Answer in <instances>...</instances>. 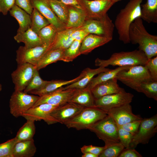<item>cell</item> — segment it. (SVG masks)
I'll list each match as a JSON object with an SVG mask.
<instances>
[{"label": "cell", "instance_id": "ab89813d", "mask_svg": "<svg viewBox=\"0 0 157 157\" xmlns=\"http://www.w3.org/2000/svg\"><path fill=\"white\" fill-rule=\"evenodd\" d=\"M17 142L15 137L0 144V157H13V149Z\"/></svg>", "mask_w": 157, "mask_h": 157}, {"label": "cell", "instance_id": "836d02e7", "mask_svg": "<svg viewBox=\"0 0 157 157\" xmlns=\"http://www.w3.org/2000/svg\"><path fill=\"white\" fill-rule=\"evenodd\" d=\"M30 15L31 20L30 28L37 34L42 28L50 24L36 8H33Z\"/></svg>", "mask_w": 157, "mask_h": 157}, {"label": "cell", "instance_id": "e0dca14e", "mask_svg": "<svg viewBox=\"0 0 157 157\" xmlns=\"http://www.w3.org/2000/svg\"><path fill=\"white\" fill-rule=\"evenodd\" d=\"M58 106L47 103L42 104L32 107L23 113L22 116L26 120L34 121L43 120L48 124H52L50 114Z\"/></svg>", "mask_w": 157, "mask_h": 157}, {"label": "cell", "instance_id": "d590c367", "mask_svg": "<svg viewBox=\"0 0 157 157\" xmlns=\"http://www.w3.org/2000/svg\"><path fill=\"white\" fill-rule=\"evenodd\" d=\"M82 41L74 40L70 45L64 51L61 61L69 62L81 54L80 47Z\"/></svg>", "mask_w": 157, "mask_h": 157}, {"label": "cell", "instance_id": "74e56055", "mask_svg": "<svg viewBox=\"0 0 157 157\" xmlns=\"http://www.w3.org/2000/svg\"><path fill=\"white\" fill-rule=\"evenodd\" d=\"M99 156V157H117L124 150V147L119 142L106 146Z\"/></svg>", "mask_w": 157, "mask_h": 157}, {"label": "cell", "instance_id": "4dcf8cb0", "mask_svg": "<svg viewBox=\"0 0 157 157\" xmlns=\"http://www.w3.org/2000/svg\"><path fill=\"white\" fill-rule=\"evenodd\" d=\"M132 66L128 65L118 67L114 69H111L100 73L98 76L93 77L88 85L91 90L97 84L114 78L116 77L118 73L120 71L128 69Z\"/></svg>", "mask_w": 157, "mask_h": 157}, {"label": "cell", "instance_id": "cb8c5ba5", "mask_svg": "<svg viewBox=\"0 0 157 157\" xmlns=\"http://www.w3.org/2000/svg\"><path fill=\"white\" fill-rule=\"evenodd\" d=\"M110 69L102 67H99L94 69L86 68L83 70L84 74L81 78L76 82L63 87V88L66 89L70 88L81 89L85 88L88 85L95 76L100 73L108 71Z\"/></svg>", "mask_w": 157, "mask_h": 157}, {"label": "cell", "instance_id": "9c48e42d", "mask_svg": "<svg viewBox=\"0 0 157 157\" xmlns=\"http://www.w3.org/2000/svg\"><path fill=\"white\" fill-rule=\"evenodd\" d=\"M157 132V115L142 119L137 132L133 135L130 148H135L139 144H147Z\"/></svg>", "mask_w": 157, "mask_h": 157}, {"label": "cell", "instance_id": "83f0119b", "mask_svg": "<svg viewBox=\"0 0 157 157\" xmlns=\"http://www.w3.org/2000/svg\"><path fill=\"white\" fill-rule=\"evenodd\" d=\"M18 43L23 42L24 46L32 48L44 44L38 34L31 28L22 33H18L14 37Z\"/></svg>", "mask_w": 157, "mask_h": 157}, {"label": "cell", "instance_id": "30bf717a", "mask_svg": "<svg viewBox=\"0 0 157 157\" xmlns=\"http://www.w3.org/2000/svg\"><path fill=\"white\" fill-rule=\"evenodd\" d=\"M133 97V94L127 92L122 88L118 92L104 96L95 99L94 107L104 111L130 104Z\"/></svg>", "mask_w": 157, "mask_h": 157}, {"label": "cell", "instance_id": "f907efd6", "mask_svg": "<svg viewBox=\"0 0 157 157\" xmlns=\"http://www.w3.org/2000/svg\"><path fill=\"white\" fill-rule=\"evenodd\" d=\"M82 157H98L96 155L90 153H85L83 154Z\"/></svg>", "mask_w": 157, "mask_h": 157}, {"label": "cell", "instance_id": "ffe728a7", "mask_svg": "<svg viewBox=\"0 0 157 157\" xmlns=\"http://www.w3.org/2000/svg\"><path fill=\"white\" fill-rule=\"evenodd\" d=\"M111 40L106 38L89 34L82 40L80 47L81 54H87L94 49L102 46Z\"/></svg>", "mask_w": 157, "mask_h": 157}, {"label": "cell", "instance_id": "7a4b0ae2", "mask_svg": "<svg viewBox=\"0 0 157 157\" xmlns=\"http://www.w3.org/2000/svg\"><path fill=\"white\" fill-rule=\"evenodd\" d=\"M143 0H130L117 15L114 25L119 40L124 44L130 43L129 32L131 23L140 16L141 3Z\"/></svg>", "mask_w": 157, "mask_h": 157}, {"label": "cell", "instance_id": "f1b7e54d", "mask_svg": "<svg viewBox=\"0 0 157 157\" xmlns=\"http://www.w3.org/2000/svg\"><path fill=\"white\" fill-rule=\"evenodd\" d=\"M140 18L148 23H157V0H147L141 6Z\"/></svg>", "mask_w": 157, "mask_h": 157}, {"label": "cell", "instance_id": "60d3db41", "mask_svg": "<svg viewBox=\"0 0 157 157\" xmlns=\"http://www.w3.org/2000/svg\"><path fill=\"white\" fill-rule=\"evenodd\" d=\"M118 135L119 142L124 148H130L133 135L118 126Z\"/></svg>", "mask_w": 157, "mask_h": 157}, {"label": "cell", "instance_id": "11a10c76", "mask_svg": "<svg viewBox=\"0 0 157 157\" xmlns=\"http://www.w3.org/2000/svg\"><path fill=\"white\" fill-rule=\"evenodd\" d=\"M59 0V1H60V0Z\"/></svg>", "mask_w": 157, "mask_h": 157}, {"label": "cell", "instance_id": "f546056e", "mask_svg": "<svg viewBox=\"0 0 157 157\" xmlns=\"http://www.w3.org/2000/svg\"><path fill=\"white\" fill-rule=\"evenodd\" d=\"M64 50L56 49L47 51L35 66L36 68L39 71L50 64L61 60Z\"/></svg>", "mask_w": 157, "mask_h": 157}, {"label": "cell", "instance_id": "8992f818", "mask_svg": "<svg viewBox=\"0 0 157 157\" xmlns=\"http://www.w3.org/2000/svg\"><path fill=\"white\" fill-rule=\"evenodd\" d=\"M117 80L131 88L135 90L141 83L153 81L148 69L144 66H132L119 72L116 77Z\"/></svg>", "mask_w": 157, "mask_h": 157}, {"label": "cell", "instance_id": "e575fe53", "mask_svg": "<svg viewBox=\"0 0 157 157\" xmlns=\"http://www.w3.org/2000/svg\"><path fill=\"white\" fill-rule=\"evenodd\" d=\"M58 32L56 27L50 24L41 29L38 34L43 44L51 45L54 42Z\"/></svg>", "mask_w": 157, "mask_h": 157}, {"label": "cell", "instance_id": "db71d44e", "mask_svg": "<svg viewBox=\"0 0 157 157\" xmlns=\"http://www.w3.org/2000/svg\"><path fill=\"white\" fill-rule=\"evenodd\" d=\"M90 0V1H91V0Z\"/></svg>", "mask_w": 157, "mask_h": 157}, {"label": "cell", "instance_id": "8fae6325", "mask_svg": "<svg viewBox=\"0 0 157 157\" xmlns=\"http://www.w3.org/2000/svg\"><path fill=\"white\" fill-rule=\"evenodd\" d=\"M87 19H98L104 17L113 5L112 0H78Z\"/></svg>", "mask_w": 157, "mask_h": 157}, {"label": "cell", "instance_id": "7402d4cb", "mask_svg": "<svg viewBox=\"0 0 157 157\" xmlns=\"http://www.w3.org/2000/svg\"><path fill=\"white\" fill-rule=\"evenodd\" d=\"M68 14L67 28H79L84 24L86 19L85 13L81 8L67 5Z\"/></svg>", "mask_w": 157, "mask_h": 157}, {"label": "cell", "instance_id": "ac0fdd59", "mask_svg": "<svg viewBox=\"0 0 157 157\" xmlns=\"http://www.w3.org/2000/svg\"><path fill=\"white\" fill-rule=\"evenodd\" d=\"M33 8L38 10L49 21L54 25L58 31L66 28L65 25L58 18L51 7L48 0H31Z\"/></svg>", "mask_w": 157, "mask_h": 157}, {"label": "cell", "instance_id": "681fc988", "mask_svg": "<svg viewBox=\"0 0 157 157\" xmlns=\"http://www.w3.org/2000/svg\"><path fill=\"white\" fill-rule=\"evenodd\" d=\"M60 1L66 5L81 8L78 0H60Z\"/></svg>", "mask_w": 157, "mask_h": 157}, {"label": "cell", "instance_id": "bcb514c9", "mask_svg": "<svg viewBox=\"0 0 157 157\" xmlns=\"http://www.w3.org/2000/svg\"><path fill=\"white\" fill-rule=\"evenodd\" d=\"M15 3L16 5L31 15L33 8L31 5V0H15Z\"/></svg>", "mask_w": 157, "mask_h": 157}, {"label": "cell", "instance_id": "7c38bea8", "mask_svg": "<svg viewBox=\"0 0 157 157\" xmlns=\"http://www.w3.org/2000/svg\"><path fill=\"white\" fill-rule=\"evenodd\" d=\"M16 69L11 76L15 91H23L28 84L36 69L35 66L25 63L17 64Z\"/></svg>", "mask_w": 157, "mask_h": 157}, {"label": "cell", "instance_id": "816d5d0a", "mask_svg": "<svg viewBox=\"0 0 157 157\" xmlns=\"http://www.w3.org/2000/svg\"><path fill=\"white\" fill-rule=\"evenodd\" d=\"M122 0H112V2L113 4H114L116 2H117L119 1Z\"/></svg>", "mask_w": 157, "mask_h": 157}, {"label": "cell", "instance_id": "ee69618b", "mask_svg": "<svg viewBox=\"0 0 157 157\" xmlns=\"http://www.w3.org/2000/svg\"><path fill=\"white\" fill-rule=\"evenodd\" d=\"M105 148L104 146L101 147L92 145H85L81 148V150L83 154L85 153H90L96 155L98 157Z\"/></svg>", "mask_w": 157, "mask_h": 157}, {"label": "cell", "instance_id": "1f68e13d", "mask_svg": "<svg viewBox=\"0 0 157 157\" xmlns=\"http://www.w3.org/2000/svg\"><path fill=\"white\" fill-rule=\"evenodd\" d=\"M49 3L53 11L59 19L65 26L68 17L67 5L60 1L48 0Z\"/></svg>", "mask_w": 157, "mask_h": 157}, {"label": "cell", "instance_id": "b9f144b4", "mask_svg": "<svg viewBox=\"0 0 157 157\" xmlns=\"http://www.w3.org/2000/svg\"><path fill=\"white\" fill-rule=\"evenodd\" d=\"M144 66L149 71L152 80L157 81V56L149 59Z\"/></svg>", "mask_w": 157, "mask_h": 157}, {"label": "cell", "instance_id": "277c9868", "mask_svg": "<svg viewBox=\"0 0 157 157\" xmlns=\"http://www.w3.org/2000/svg\"><path fill=\"white\" fill-rule=\"evenodd\" d=\"M107 115L104 111L97 107H84L75 116L64 124L68 128H74L78 130L88 129Z\"/></svg>", "mask_w": 157, "mask_h": 157}, {"label": "cell", "instance_id": "d4e9b609", "mask_svg": "<svg viewBox=\"0 0 157 157\" xmlns=\"http://www.w3.org/2000/svg\"><path fill=\"white\" fill-rule=\"evenodd\" d=\"M76 28H66L58 31L54 42L48 51L56 49L65 50L67 49L74 40L71 37V34Z\"/></svg>", "mask_w": 157, "mask_h": 157}, {"label": "cell", "instance_id": "ba28073f", "mask_svg": "<svg viewBox=\"0 0 157 157\" xmlns=\"http://www.w3.org/2000/svg\"><path fill=\"white\" fill-rule=\"evenodd\" d=\"M81 28L89 34H95L106 38L111 40L113 38L114 24L107 14L98 19H87Z\"/></svg>", "mask_w": 157, "mask_h": 157}, {"label": "cell", "instance_id": "4316f807", "mask_svg": "<svg viewBox=\"0 0 157 157\" xmlns=\"http://www.w3.org/2000/svg\"><path fill=\"white\" fill-rule=\"evenodd\" d=\"M36 149L33 139L18 142L14 146L13 157H32Z\"/></svg>", "mask_w": 157, "mask_h": 157}, {"label": "cell", "instance_id": "d6a6232c", "mask_svg": "<svg viewBox=\"0 0 157 157\" xmlns=\"http://www.w3.org/2000/svg\"><path fill=\"white\" fill-rule=\"evenodd\" d=\"M35 121L27 120L17 132L16 136L17 142L33 139L35 132Z\"/></svg>", "mask_w": 157, "mask_h": 157}, {"label": "cell", "instance_id": "6da1fadb", "mask_svg": "<svg viewBox=\"0 0 157 157\" xmlns=\"http://www.w3.org/2000/svg\"><path fill=\"white\" fill-rule=\"evenodd\" d=\"M129 36L130 43L138 44L148 59L157 56V36L149 34L140 17L136 19L130 26Z\"/></svg>", "mask_w": 157, "mask_h": 157}, {"label": "cell", "instance_id": "c3c4849f", "mask_svg": "<svg viewBox=\"0 0 157 157\" xmlns=\"http://www.w3.org/2000/svg\"><path fill=\"white\" fill-rule=\"evenodd\" d=\"M119 157H142V156L133 148H126L122 152Z\"/></svg>", "mask_w": 157, "mask_h": 157}, {"label": "cell", "instance_id": "4fadbf2b", "mask_svg": "<svg viewBox=\"0 0 157 157\" xmlns=\"http://www.w3.org/2000/svg\"><path fill=\"white\" fill-rule=\"evenodd\" d=\"M51 45L44 44L32 48L20 46L16 51V60L17 64L27 63L35 66Z\"/></svg>", "mask_w": 157, "mask_h": 157}, {"label": "cell", "instance_id": "8d00e7d4", "mask_svg": "<svg viewBox=\"0 0 157 157\" xmlns=\"http://www.w3.org/2000/svg\"><path fill=\"white\" fill-rule=\"evenodd\" d=\"M135 90L143 93L149 98L157 101V81L143 82L138 86Z\"/></svg>", "mask_w": 157, "mask_h": 157}, {"label": "cell", "instance_id": "2e32d148", "mask_svg": "<svg viewBox=\"0 0 157 157\" xmlns=\"http://www.w3.org/2000/svg\"><path fill=\"white\" fill-rule=\"evenodd\" d=\"M115 121L118 126L134 120L142 119V118L138 115L133 114L130 104L104 111Z\"/></svg>", "mask_w": 157, "mask_h": 157}, {"label": "cell", "instance_id": "603a6c76", "mask_svg": "<svg viewBox=\"0 0 157 157\" xmlns=\"http://www.w3.org/2000/svg\"><path fill=\"white\" fill-rule=\"evenodd\" d=\"M94 101L91 90L87 86L83 88L76 89L69 102L88 107H94Z\"/></svg>", "mask_w": 157, "mask_h": 157}, {"label": "cell", "instance_id": "52a82bcc", "mask_svg": "<svg viewBox=\"0 0 157 157\" xmlns=\"http://www.w3.org/2000/svg\"><path fill=\"white\" fill-rule=\"evenodd\" d=\"M39 97L38 96L29 94L23 91H15L9 101L10 113L16 117L22 116L33 106Z\"/></svg>", "mask_w": 157, "mask_h": 157}, {"label": "cell", "instance_id": "44dd1931", "mask_svg": "<svg viewBox=\"0 0 157 157\" xmlns=\"http://www.w3.org/2000/svg\"><path fill=\"white\" fill-rule=\"evenodd\" d=\"M84 74L83 71L78 76L69 80H60L48 81L43 87L38 89L32 90L28 93L39 96L42 95L53 91L63 86L70 84L79 80L83 76Z\"/></svg>", "mask_w": 157, "mask_h": 157}, {"label": "cell", "instance_id": "7bdbcfd3", "mask_svg": "<svg viewBox=\"0 0 157 157\" xmlns=\"http://www.w3.org/2000/svg\"><path fill=\"white\" fill-rule=\"evenodd\" d=\"M142 119L132 121L121 126H118L121 127L124 130L134 135L138 130Z\"/></svg>", "mask_w": 157, "mask_h": 157}, {"label": "cell", "instance_id": "484cf974", "mask_svg": "<svg viewBox=\"0 0 157 157\" xmlns=\"http://www.w3.org/2000/svg\"><path fill=\"white\" fill-rule=\"evenodd\" d=\"M9 12L10 15L14 17L18 23L19 27L17 33H23L30 28L31 15L25 10L15 4Z\"/></svg>", "mask_w": 157, "mask_h": 157}, {"label": "cell", "instance_id": "3957f363", "mask_svg": "<svg viewBox=\"0 0 157 157\" xmlns=\"http://www.w3.org/2000/svg\"><path fill=\"white\" fill-rule=\"evenodd\" d=\"M148 60L144 53L138 49L129 51H121L113 53L107 60L97 58L95 65L106 67L109 65L118 66H144Z\"/></svg>", "mask_w": 157, "mask_h": 157}, {"label": "cell", "instance_id": "f6af8a7d", "mask_svg": "<svg viewBox=\"0 0 157 157\" xmlns=\"http://www.w3.org/2000/svg\"><path fill=\"white\" fill-rule=\"evenodd\" d=\"M15 4V0H0V13L6 15Z\"/></svg>", "mask_w": 157, "mask_h": 157}, {"label": "cell", "instance_id": "5bb4252c", "mask_svg": "<svg viewBox=\"0 0 157 157\" xmlns=\"http://www.w3.org/2000/svg\"><path fill=\"white\" fill-rule=\"evenodd\" d=\"M76 89H64L63 87L51 92L39 96L33 107L42 104L47 103L59 106L69 102Z\"/></svg>", "mask_w": 157, "mask_h": 157}, {"label": "cell", "instance_id": "5b68a950", "mask_svg": "<svg viewBox=\"0 0 157 157\" xmlns=\"http://www.w3.org/2000/svg\"><path fill=\"white\" fill-rule=\"evenodd\" d=\"M88 129L94 133L99 139L103 141L106 146L119 142L118 126L108 115L95 123Z\"/></svg>", "mask_w": 157, "mask_h": 157}, {"label": "cell", "instance_id": "f35d334b", "mask_svg": "<svg viewBox=\"0 0 157 157\" xmlns=\"http://www.w3.org/2000/svg\"><path fill=\"white\" fill-rule=\"evenodd\" d=\"M48 82V81L44 80L41 78L38 71L36 69L32 78L23 92L28 93L32 90L41 88Z\"/></svg>", "mask_w": 157, "mask_h": 157}, {"label": "cell", "instance_id": "9a60e30c", "mask_svg": "<svg viewBox=\"0 0 157 157\" xmlns=\"http://www.w3.org/2000/svg\"><path fill=\"white\" fill-rule=\"evenodd\" d=\"M84 107L73 102H68L53 110L50 114V117L53 124L60 123L64 124L75 116Z\"/></svg>", "mask_w": 157, "mask_h": 157}, {"label": "cell", "instance_id": "d6986e66", "mask_svg": "<svg viewBox=\"0 0 157 157\" xmlns=\"http://www.w3.org/2000/svg\"><path fill=\"white\" fill-rule=\"evenodd\" d=\"M116 77L100 83L91 89L94 99L119 92L122 88L117 83Z\"/></svg>", "mask_w": 157, "mask_h": 157}, {"label": "cell", "instance_id": "f5cc1de1", "mask_svg": "<svg viewBox=\"0 0 157 157\" xmlns=\"http://www.w3.org/2000/svg\"><path fill=\"white\" fill-rule=\"evenodd\" d=\"M2 89L1 85L0 83V92L1 90Z\"/></svg>", "mask_w": 157, "mask_h": 157}, {"label": "cell", "instance_id": "7dc6e473", "mask_svg": "<svg viewBox=\"0 0 157 157\" xmlns=\"http://www.w3.org/2000/svg\"><path fill=\"white\" fill-rule=\"evenodd\" d=\"M89 34L84 29L81 27L76 28L72 33L71 37L74 40L82 41L83 39Z\"/></svg>", "mask_w": 157, "mask_h": 157}]
</instances>
